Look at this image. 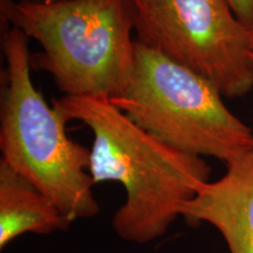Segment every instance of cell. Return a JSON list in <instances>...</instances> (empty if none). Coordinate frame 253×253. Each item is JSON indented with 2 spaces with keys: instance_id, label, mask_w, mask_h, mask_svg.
<instances>
[{
  "instance_id": "cell-1",
  "label": "cell",
  "mask_w": 253,
  "mask_h": 253,
  "mask_svg": "<svg viewBox=\"0 0 253 253\" xmlns=\"http://www.w3.org/2000/svg\"><path fill=\"white\" fill-rule=\"evenodd\" d=\"M53 107L67 122L78 120L93 131L89 173L95 184L118 182L125 188L113 229L126 242L147 244L166 235L183 205L210 181L203 157L157 140L107 97L62 96Z\"/></svg>"
},
{
  "instance_id": "cell-2",
  "label": "cell",
  "mask_w": 253,
  "mask_h": 253,
  "mask_svg": "<svg viewBox=\"0 0 253 253\" xmlns=\"http://www.w3.org/2000/svg\"><path fill=\"white\" fill-rule=\"evenodd\" d=\"M0 14L41 46L32 69L48 73L63 96L113 99L126 89L135 60L132 0H0Z\"/></svg>"
},
{
  "instance_id": "cell-3",
  "label": "cell",
  "mask_w": 253,
  "mask_h": 253,
  "mask_svg": "<svg viewBox=\"0 0 253 253\" xmlns=\"http://www.w3.org/2000/svg\"><path fill=\"white\" fill-rule=\"evenodd\" d=\"M28 37L6 24L0 106L1 161L52 199L71 220L100 212L89 173L90 149L68 137L66 121L34 86Z\"/></svg>"
},
{
  "instance_id": "cell-4",
  "label": "cell",
  "mask_w": 253,
  "mask_h": 253,
  "mask_svg": "<svg viewBox=\"0 0 253 253\" xmlns=\"http://www.w3.org/2000/svg\"><path fill=\"white\" fill-rule=\"evenodd\" d=\"M109 101L182 153L227 164L253 148L251 128L227 108L212 82L138 40L130 80Z\"/></svg>"
},
{
  "instance_id": "cell-5",
  "label": "cell",
  "mask_w": 253,
  "mask_h": 253,
  "mask_svg": "<svg viewBox=\"0 0 253 253\" xmlns=\"http://www.w3.org/2000/svg\"><path fill=\"white\" fill-rule=\"evenodd\" d=\"M136 40L203 75L225 97L253 89L250 28L226 0H132Z\"/></svg>"
},
{
  "instance_id": "cell-6",
  "label": "cell",
  "mask_w": 253,
  "mask_h": 253,
  "mask_svg": "<svg viewBox=\"0 0 253 253\" xmlns=\"http://www.w3.org/2000/svg\"><path fill=\"white\" fill-rule=\"evenodd\" d=\"M225 166L224 176L205 183L181 216L216 227L230 253H253V148Z\"/></svg>"
},
{
  "instance_id": "cell-7",
  "label": "cell",
  "mask_w": 253,
  "mask_h": 253,
  "mask_svg": "<svg viewBox=\"0 0 253 253\" xmlns=\"http://www.w3.org/2000/svg\"><path fill=\"white\" fill-rule=\"evenodd\" d=\"M72 221L48 196L0 161V248L25 233L66 230Z\"/></svg>"
},
{
  "instance_id": "cell-8",
  "label": "cell",
  "mask_w": 253,
  "mask_h": 253,
  "mask_svg": "<svg viewBox=\"0 0 253 253\" xmlns=\"http://www.w3.org/2000/svg\"><path fill=\"white\" fill-rule=\"evenodd\" d=\"M237 18L248 28L253 27V0H226Z\"/></svg>"
},
{
  "instance_id": "cell-9",
  "label": "cell",
  "mask_w": 253,
  "mask_h": 253,
  "mask_svg": "<svg viewBox=\"0 0 253 253\" xmlns=\"http://www.w3.org/2000/svg\"><path fill=\"white\" fill-rule=\"evenodd\" d=\"M250 48L253 53V27L250 28Z\"/></svg>"
},
{
  "instance_id": "cell-10",
  "label": "cell",
  "mask_w": 253,
  "mask_h": 253,
  "mask_svg": "<svg viewBox=\"0 0 253 253\" xmlns=\"http://www.w3.org/2000/svg\"><path fill=\"white\" fill-rule=\"evenodd\" d=\"M14 1H45V0H14Z\"/></svg>"
},
{
  "instance_id": "cell-11",
  "label": "cell",
  "mask_w": 253,
  "mask_h": 253,
  "mask_svg": "<svg viewBox=\"0 0 253 253\" xmlns=\"http://www.w3.org/2000/svg\"><path fill=\"white\" fill-rule=\"evenodd\" d=\"M251 60H252V63H253V53L251 54Z\"/></svg>"
}]
</instances>
